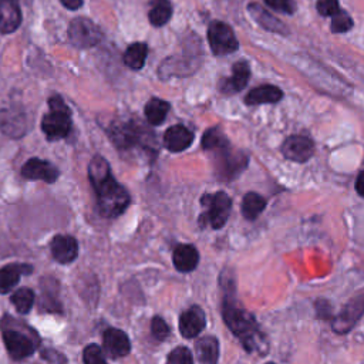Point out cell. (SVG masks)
Instances as JSON below:
<instances>
[{"instance_id": "1", "label": "cell", "mask_w": 364, "mask_h": 364, "mask_svg": "<svg viewBox=\"0 0 364 364\" xmlns=\"http://www.w3.org/2000/svg\"><path fill=\"white\" fill-rule=\"evenodd\" d=\"M90 182L97 195L100 213L104 218H117L125 212L131 198L128 191L111 175L109 164L101 155H95L88 165Z\"/></svg>"}, {"instance_id": "2", "label": "cell", "mask_w": 364, "mask_h": 364, "mask_svg": "<svg viewBox=\"0 0 364 364\" xmlns=\"http://www.w3.org/2000/svg\"><path fill=\"white\" fill-rule=\"evenodd\" d=\"M232 290L233 289L230 286L228 289L229 293H226L223 297V306H222L223 320L247 351L257 350L260 343L263 341V334L257 327L256 318L249 311H246L245 309L236 304L235 291Z\"/></svg>"}, {"instance_id": "3", "label": "cell", "mask_w": 364, "mask_h": 364, "mask_svg": "<svg viewBox=\"0 0 364 364\" xmlns=\"http://www.w3.org/2000/svg\"><path fill=\"white\" fill-rule=\"evenodd\" d=\"M9 320V324L1 321L3 328V341L6 346L7 353L13 360H23L30 357L38 344V338L36 337V331H33L30 327H26V330H21V323L13 318V323L10 321V317H6Z\"/></svg>"}, {"instance_id": "4", "label": "cell", "mask_w": 364, "mask_h": 364, "mask_svg": "<svg viewBox=\"0 0 364 364\" xmlns=\"http://www.w3.org/2000/svg\"><path fill=\"white\" fill-rule=\"evenodd\" d=\"M41 131L48 141L68 136L71 131V112L60 95H53L48 100V112L41 119Z\"/></svg>"}, {"instance_id": "5", "label": "cell", "mask_w": 364, "mask_h": 364, "mask_svg": "<svg viewBox=\"0 0 364 364\" xmlns=\"http://www.w3.org/2000/svg\"><path fill=\"white\" fill-rule=\"evenodd\" d=\"M215 154V168L220 179L229 181L236 178L247 164V156L243 152H237L230 148L229 142L212 151Z\"/></svg>"}, {"instance_id": "6", "label": "cell", "mask_w": 364, "mask_h": 364, "mask_svg": "<svg viewBox=\"0 0 364 364\" xmlns=\"http://www.w3.org/2000/svg\"><path fill=\"white\" fill-rule=\"evenodd\" d=\"M200 203L205 206V213L200 216V220H206L213 229H219L226 223L232 200L225 192L206 193L202 196Z\"/></svg>"}, {"instance_id": "7", "label": "cell", "mask_w": 364, "mask_h": 364, "mask_svg": "<svg viewBox=\"0 0 364 364\" xmlns=\"http://www.w3.org/2000/svg\"><path fill=\"white\" fill-rule=\"evenodd\" d=\"M108 135L118 149L128 151L144 144L145 129L135 121H117L111 124Z\"/></svg>"}, {"instance_id": "8", "label": "cell", "mask_w": 364, "mask_h": 364, "mask_svg": "<svg viewBox=\"0 0 364 364\" xmlns=\"http://www.w3.org/2000/svg\"><path fill=\"white\" fill-rule=\"evenodd\" d=\"M68 40L77 48H90L97 46L101 38L102 33L100 27L87 17H75L71 20L68 26Z\"/></svg>"}, {"instance_id": "9", "label": "cell", "mask_w": 364, "mask_h": 364, "mask_svg": "<svg viewBox=\"0 0 364 364\" xmlns=\"http://www.w3.org/2000/svg\"><path fill=\"white\" fill-rule=\"evenodd\" d=\"M208 41L216 55H226L237 50V38L233 30L223 21H212L208 27Z\"/></svg>"}, {"instance_id": "10", "label": "cell", "mask_w": 364, "mask_h": 364, "mask_svg": "<svg viewBox=\"0 0 364 364\" xmlns=\"http://www.w3.org/2000/svg\"><path fill=\"white\" fill-rule=\"evenodd\" d=\"M30 128L28 115L20 105H9L0 109V131L10 138H21Z\"/></svg>"}, {"instance_id": "11", "label": "cell", "mask_w": 364, "mask_h": 364, "mask_svg": "<svg viewBox=\"0 0 364 364\" xmlns=\"http://www.w3.org/2000/svg\"><path fill=\"white\" fill-rule=\"evenodd\" d=\"M363 314H364V294L354 297L341 309V311L333 320V326H331L333 331H336L337 334L348 333L355 326V323L363 317Z\"/></svg>"}, {"instance_id": "12", "label": "cell", "mask_w": 364, "mask_h": 364, "mask_svg": "<svg viewBox=\"0 0 364 364\" xmlns=\"http://www.w3.org/2000/svg\"><path fill=\"white\" fill-rule=\"evenodd\" d=\"M314 152V144L303 135H291L282 145V154L294 162H306Z\"/></svg>"}, {"instance_id": "13", "label": "cell", "mask_w": 364, "mask_h": 364, "mask_svg": "<svg viewBox=\"0 0 364 364\" xmlns=\"http://www.w3.org/2000/svg\"><path fill=\"white\" fill-rule=\"evenodd\" d=\"M58 169L48 161L40 158H30L21 168V175L30 181H44L54 183L58 178Z\"/></svg>"}, {"instance_id": "14", "label": "cell", "mask_w": 364, "mask_h": 364, "mask_svg": "<svg viewBox=\"0 0 364 364\" xmlns=\"http://www.w3.org/2000/svg\"><path fill=\"white\" fill-rule=\"evenodd\" d=\"M53 257L63 264L74 262L78 256V242L70 235H57L50 243Z\"/></svg>"}, {"instance_id": "15", "label": "cell", "mask_w": 364, "mask_h": 364, "mask_svg": "<svg viewBox=\"0 0 364 364\" xmlns=\"http://www.w3.org/2000/svg\"><path fill=\"white\" fill-rule=\"evenodd\" d=\"M206 324L205 313L199 306H192L179 317V331L185 338L196 337Z\"/></svg>"}, {"instance_id": "16", "label": "cell", "mask_w": 364, "mask_h": 364, "mask_svg": "<svg viewBox=\"0 0 364 364\" xmlns=\"http://www.w3.org/2000/svg\"><path fill=\"white\" fill-rule=\"evenodd\" d=\"M102 343H104L105 351L112 358L125 357L131 351V341L127 333H124L119 328H114V327L107 328L104 331Z\"/></svg>"}, {"instance_id": "17", "label": "cell", "mask_w": 364, "mask_h": 364, "mask_svg": "<svg viewBox=\"0 0 364 364\" xmlns=\"http://www.w3.org/2000/svg\"><path fill=\"white\" fill-rule=\"evenodd\" d=\"M21 24L18 0H0V33L10 34Z\"/></svg>"}, {"instance_id": "18", "label": "cell", "mask_w": 364, "mask_h": 364, "mask_svg": "<svg viewBox=\"0 0 364 364\" xmlns=\"http://www.w3.org/2000/svg\"><path fill=\"white\" fill-rule=\"evenodd\" d=\"M193 141V134L183 125L169 127L164 134V145L171 152H181L186 149Z\"/></svg>"}, {"instance_id": "19", "label": "cell", "mask_w": 364, "mask_h": 364, "mask_svg": "<svg viewBox=\"0 0 364 364\" xmlns=\"http://www.w3.org/2000/svg\"><path fill=\"white\" fill-rule=\"evenodd\" d=\"M172 262H173V266H175L176 270L183 272V273L192 272L198 266L199 253H198L195 246L188 245V243H182V245H178L173 249Z\"/></svg>"}, {"instance_id": "20", "label": "cell", "mask_w": 364, "mask_h": 364, "mask_svg": "<svg viewBox=\"0 0 364 364\" xmlns=\"http://www.w3.org/2000/svg\"><path fill=\"white\" fill-rule=\"evenodd\" d=\"M250 70L246 61H239L233 65V73L230 77L220 81V92L232 94L243 90L249 81Z\"/></svg>"}, {"instance_id": "21", "label": "cell", "mask_w": 364, "mask_h": 364, "mask_svg": "<svg viewBox=\"0 0 364 364\" xmlns=\"http://www.w3.org/2000/svg\"><path fill=\"white\" fill-rule=\"evenodd\" d=\"M33 272L31 264H23V263H13L6 264L0 269V293L6 294L18 283L21 274H30Z\"/></svg>"}, {"instance_id": "22", "label": "cell", "mask_w": 364, "mask_h": 364, "mask_svg": "<svg viewBox=\"0 0 364 364\" xmlns=\"http://www.w3.org/2000/svg\"><path fill=\"white\" fill-rule=\"evenodd\" d=\"M247 10L250 13V16L267 31L276 33V34H287L289 28L277 18L274 17L272 13L266 11L262 6H259L257 3H250L247 6Z\"/></svg>"}, {"instance_id": "23", "label": "cell", "mask_w": 364, "mask_h": 364, "mask_svg": "<svg viewBox=\"0 0 364 364\" xmlns=\"http://www.w3.org/2000/svg\"><path fill=\"white\" fill-rule=\"evenodd\" d=\"M283 92L280 88L274 85H260L249 91L245 97V102L247 105H259V104H274L280 101Z\"/></svg>"}, {"instance_id": "24", "label": "cell", "mask_w": 364, "mask_h": 364, "mask_svg": "<svg viewBox=\"0 0 364 364\" xmlns=\"http://www.w3.org/2000/svg\"><path fill=\"white\" fill-rule=\"evenodd\" d=\"M196 355L200 364H216L219 358V341L213 336L200 337L195 343Z\"/></svg>"}, {"instance_id": "25", "label": "cell", "mask_w": 364, "mask_h": 364, "mask_svg": "<svg viewBox=\"0 0 364 364\" xmlns=\"http://www.w3.org/2000/svg\"><path fill=\"white\" fill-rule=\"evenodd\" d=\"M266 208V199L256 193V192H247L242 199V215L247 220H255Z\"/></svg>"}, {"instance_id": "26", "label": "cell", "mask_w": 364, "mask_h": 364, "mask_svg": "<svg viewBox=\"0 0 364 364\" xmlns=\"http://www.w3.org/2000/svg\"><path fill=\"white\" fill-rule=\"evenodd\" d=\"M148 47L144 43H132L124 53V64L131 70H141L145 64Z\"/></svg>"}, {"instance_id": "27", "label": "cell", "mask_w": 364, "mask_h": 364, "mask_svg": "<svg viewBox=\"0 0 364 364\" xmlns=\"http://www.w3.org/2000/svg\"><path fill=\"white\" fill-rule=\"evenodd\" d=\"M172 16V6L169 0H152L148 13L149 21L155 27H161L169 21Z\"/></svg>"}, {"instance_id": "28", "label": "cell", "mask_w": 364, "mask_h": 364, "mask_svg": "<svg viewBox=\"0 0 364 364\" xmlns=\"http://www.w3.org/2000/svg\"><path fill=\"white\" fill-rule=\"evenodd\" d=\"M169 111V104L161 98H151L145 105V117L151 125H159L164 122Z\"/></svg>"}, {"instance_id": "29", "label": "cell", "mask_w": 364, "mask_h": 364, "mask_svg": "<svg viewBox=\"0 0 364 364\" xmlns=\"http://www.w3.org/2000/svg\"><path fill=\"white\" fill-rule=\"evenodd\" d=\"M11 303L21 314H27L34 306V293L28 287H21L11 294Z\"/></svg>"}, {"instance_id": "30", "label": "cell", "mask_w": 364, "mask_h": 364, "mask_svg": "<svg viewBox=\"0 0 364 364\" xmlns=\"http://www.w3.org/2000/svg\"><path fill=\"white\" fill-rule=\"evenodd\" d=\"M226 142H229V141L226 139V136L223 135V132L218 127L208 129L203 134V136H202V146H203V149L210 151V152L218 149L219 146L225 145Z\"/></svg>"}, {"instance_id": "31", "label": "cell", "mask_w": 364, "mask_h": 364, "mask_svg": "<svg viewBox=\"0 0 364 364\" xmlns=\"http://www.w3.org/2000/svg\"><path fill=\"white\" fill-rule=\"evenodd\" d=\"M82 360L84 364H108L102 350L97 344H88L82 351Z\"/></svg>"}, {"instance_id": "32", "label": "cell", "mask_w": 364, "mask_h": 364, "mask_svg": "<svg viewBox=\"0 0 364 364\" xmlns=\"http://www.w3.org/2000/svg\"><path fill=\"white\" fill-rule=\"evenodd\" d=\"M331 31L333 33H346L353 27V18L344 11L340 10L331 17Z\"/></svg>"}, {"instance_id": "33", "label": "cell", "mask_w": 364, "mask_h": 364, "mask_svg": "<svg viewBox=\"0 0 364 364\" xmlns=\"http://www.w3.org/2000/svg\"><path fill=\"white\" fill-rule=\"evenodd\" d=\"M166 364H193L192 353L183 346L176 347L168 354Z\"/></svg>"}, {"instance_id": "34", "label": "cell", "mask_w": 364, "mask_h": 364, "mask_svg": "<svg viewBox=\"0 0 364 364\" xmlns=\"http://www.w3.org/2000/svg\"><path fill=\"white\" fill-rule=\"evenodd\" d=\"M40 310L51 311V313H61V306L58 303V299L54 294L43 290L41 299H40Z\"/></svg>"}, {"instance_id": "35", "label": "cell", "mask_w": 364, "mask_h": 364, "mask_svg": "<svg viewBox=\"0 0 364 364\" xmlns=\"http://www.w3.org/2000/svg\"><path fill=\"white\" fill-rule=\"evenodd\" d=\"M151 333L156 340L162 341L169 336L171 330H169V326L166 324V321L162 317L155 316L151 321Z\"/></svg>"}, {"instance_id": "36", "label": "cell", "mask_w": 364, "mask_h": 364, "mask_svg": "<svg viewBox=\"0 0 364 364\" xmlns=\"http://www.w3.org/2000/svg\"><path fill=\"white\" fill-rule=\"evenodd\" d=\"M317 10L324 17H333L341 9H340L337 0H318L317 1Z\"/></svg>"}, {"instance_id": "37", "label": "cell", "mask_w": 364, "mask_h": 364, "mask_svg": "<svg viewBox=\"0 0 364 364\" xmlns=\"http://www.w3.org/2000/svg\"><path fill=\"white\" fill-rule=\"evenodd\" d=\"M264 3L269 7H272L277 11H282V13H287V14H291L296 10V4L293 0H264Z\"/></svg>"}, {"instance_id": "38", "label": "cell", "mask_w": 364, "mask_h": 364, "mask_svg": "<svg viewBox=\"0 0 364 364\" xmlns=\"http://www.w3.org/2000/svg\"><path fill=\"white\" fill-rule=\"evenodd\" d=\"M41 357L44 360H47L48 363H51V364H65V361H67L65 357L61 353H58L57 350H53V348L43 350Z\"/></svg>"}, {"instance_id": "39", "label": "cell", "mask_w": 364, "mask_h": 364, "mask_svg": "<svg viewBox=\"0 0 364 364\" xmlns=\"http://www.w3.org/2000/svg\"><path fill=\"white\" fill-rule=\"evenodd\" d=\"M355 191L360 196L364 198V171H361L355 179Z\"/></svg>"}, {"instance_id": "40", "label": "cell", "mask_w": 364, "mask_h": 364, "mask_svg": "<svg viewBox=\"0 0 364 364\" xmlns=\"http://www.w3.org/2000/svg\"><path fill=\"white\" fill-rule=\"evenodd\" d=\"M61 4L70 10H77L82 6V0H60Z\"/></svg>"}, {"instance_id": "41", "label": "cell", "mask_w": 364, "mask_h": 364, "mask_svg": "<svg viewBox=\"0 0 364 364\" xmlns=\"http://www.w3.org/2000/svg\"><path fill=\"white\" fill-rule=\"evenodd\" d=\"M266 364H274V363H266Z\"/></svg>"}]
</instances>
